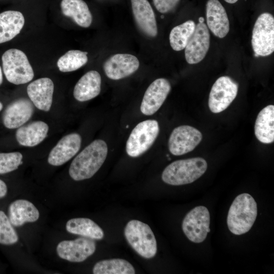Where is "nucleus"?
<instances>
[{
  "label": "nucleus",
  "mask_w": 274,
  "mask_h": 274,
  "mask_svg": "<svg viewBox=\"0 0 274 274\" xmlns=\"http://www.w3.org/2000/svg\"><path fill=\"white\" fill-rule=\"evenodd\" d=\"M81 137L77 133H70L62 138L50 151L48 163L53 166H60L73 157L79 151Z\"/></svg>",
  "instance_id": "obj_16"
},
{
  "label": "nucleus",
  "mask_w": 274,
  "mask_h": 274,
  "mask_svg": "<svg viewBox=\"0 0 274 274\" xmlns=\"http://www.w3.org/2000/svg\"><path fill=\"white\" fill-rule=\"evenodd\" d=\"M180 0H153L156 10L161 13H166L174 10Z\"/></svg>",
  "instance_id": "obj_32"
},
{
  "label": "nucleus",
  "mask_w": 274,
  "mask_h": 274,
  "mask_svg": "<svg viewBox=\"0 0 274 274\" xmlns=\"http://www.w3.org/2000/svg\"><path fill=\"white\" fill-rule=\"evenodd\" d=\"M210 215L204 206H197L190 210L184 217L182 224L183 232L192 242L200 243L210 232Z\"/></svg>",
  "instance_id": "obj_8"
},
{
  "label": "nucleus",
  "mask_w": 274,
  "mask_h": 274,
  "mask_svg": "<svg viewBox=\"0 0 274 274\" xmlns=\"http://www.w3.org/2000/svg\"><path fill=\"white\" fill-rule=\"evenodd\" d=\"M95 250V243L92 239L86 237L62 241L56 247V252L60 258L72 262L85 260L94 253Z\"/></svg>",
  "instance_id": "obj_11"
},
{
  "label": "nucleus",
  "mask_w": 274,
  "mask_h": 274,
  "mask_svg": "<svg viewBox=\"0 0 274 274\" xmlns=\"http://www.w3.org/2000/svg\"><path fill=\"white\" fill-rule=\"evenodd\" d=\"M3 70L7 80L20 85L30 82L34 77L33 69L25 54L17 49L6 51L2 57Z\"/></svg>",
  "instance_id": "obj_5"
},
{
  "label": "nucleus",
  "mask_w": 274,
  "mask_h": 274,
  "mask_svg": "<svg viewBox=\"0 0 274 274\" xmlns=\"http://www.w3.org/2000/svg\"><path fill=\"white\" fill-rule=\"evenodd\" d=\"M195 26V22L189 20L171 30L169 40L170 45L174 50L179 51L185 49L194 31Z\"/></svg>",
  "instance_id": "obj_28"
},
{
  "label": "nucleus",
  "mask_w": 274,
  "mask_h": 274,
  "mask_svg": "<svg viewBox=\"0 0 274 274\" xmlns=\"http://www.w3.org/2000/svg\"><path fill=\"white\" fill-rule=\"evenodd\" d=\"M202 139L201 133L189 125H181L172 132L168 140V149L174 155L180 156L193 151Z\"/></svg>",
  "instance_id": "obj_10"
},
{
  "label": "nucleus",
  "mask_w": 274,
  "mask_h": 274,
  "mask_svg": "<svg viewBox=\"0 0 274 274\" xmlns=\"http://www.w3.org/2000/svg\"><path fill=\"white\" fill-rule=\"evenodd\" d=\"M171 90L169 82L165 78L154 80L146 90L141 105V111L152 115L162 105Z\"/></svg>",
  "instance_id": "obj_14"
},
{
  "label": "nucleus",
  "mask_w": 274,
  "mask_h": 274,
  "mask_svg": "<svg viewBox=\"0 0 274 274\" xmlns=\"http://www.w3.org/2000/svg\"><path fill=\"white\" fill-rule=\"evenodd\" d=\"M159 132L158 122L147 120L138 124L131 131L126 145L127 154L136 157L147 151L153 145Z\"/></svg>",
  "instance_id": "obj_6"
},
{
  "label": "nucleus",
  "mask_w": 274,
  "mask_h": 274,
  "mask_svg": "<svg viewBox=\"0 0 274 274\" xmlns=\"http://www.w3.org/2000/svg\"><path fill=\"white\" fill-rule=\"evenodd\" d=\"M62 14L71 18L79 26L87 28L92 21V16L87 4L83 0H62Z\"/></svg>",
  "instance_id": "obj_24"
},
{
  "label": "nucleus",
  "mask_w": 274,
  "mask_h": 274,
  "mask_svg": "<svg viewBox=\"0 0 274 274\" xmlns=\"http://www.w3.org/2000/svg\"><path fill=\"white\" fill-rule=\"evenodd\" d=\"M208 164L201 157L178 160L167 165L162 172L164 182L174 186L193 183L206 172Z\"/></svg>",
  "instance_id": "obj_3"
},
{
  "label": "nucleus",
  "mask_w": 274,
  "mask_h": 274,
  "mask_svg": "<svg viewBox=\"0 0 274 274\" xmlns=\"http://www.w3.org/2000/svg\"><path fill=\"white\" fill-rule=\"evenodd\" d=\"M33 104L26 98H20L10 104L4 111L3 121L9 129L18 128L24 125L32 116Z\"/></svg>",
  "instance_id": "obj_15"
},
{
  "label": "nucleus",
  "mask_w": 274,
  "mask_h": 274,
  "mask_svg": "<svg viewBox=\"0 0 274 274\" xmlns=\"http://www.w3.org/2000/svg\"><path fill=\"white\" fill-rule=\"evenodd\" d=\"M53 92V82L48 78L37 79L27 87L28 96L33 105L45 112L49 111L51 107Z\"/></svg>",
  "instance_id": "obj_18"
},
{
  "label": "nucleus",
  "mask_w": 274,
  "mask_h": 274,
  "mask_svg": "<svg viewBox=\"0 0 274 274\" xmlns=\"http://www.w3.org/2000/svg\"><path fill=\"white\" fill-rule=\"evenodd\" d=\"M66 231L92 239H101L104 236L102 229L93 221L86 218L70 219L66 223Z\"/></svg>",
  "instance_id": "obj_26"
},
{
  "label": "nucleus",
  "mask_w": 274,
  "mask_h": 274,
  "mask_svg": "<svg viewBox=\"0 0 274 274\" xmlns=\"http://www.w3.org/2000/svg\"><path fill=\"white\" fill-rule=\"evenodd\" d=\"M238 84L228 76L219 78L213 84L209 95L210 111L219 113L227 109L237 94Z\"/></svg>",
  "instance_id": "obj_9"
},
{
  "label": "nucleus",
  "mask_w": 274,
  "mask_h": 274,
  "mask_svg": "<svg viewBox=\"0 0 274 274\" xmlns=\"http://www.w3.org/2000/svg\"><path fill=\"white\" fill-rule=\"evenodd\" d=\"M252 46L256 56H267L274 51V18L265 12L257 18L252 31Z\"/></svg>",
  "instance_id": "obj_7"
},
{
  "label": "nucleus",
  "mask_w": 274,
  "mask_h": 274,
  "mask_svg": "<svg viewBox=\"0 0 274 274\" xmlns=\"http://www.w3.org/2000/svg\"><path fill=\"white\" fill-rule=\"evenodd\" d=\"M257 215V203L248 193L237 195L233 201L227 217L230 231L235 235L248 232L254 224Z\"/></svg>",
  "instance_id": "obj_2"
},
{
  "label": "nucleus",
  "mask_w": 274,
  "mask_h": 274,
  "mask_svg": "<svg viewBox=\"0 0 274 274\" xmlns=\"http://www.w3.org/2000/svg\"><path fill=\"white\" fill-rule=\"evenodd\" d=\"M7 186L6 183L0 179V198L5 197L7 193Z\"/></svg>",
  "instance_id": "obj_33"
},
{
  "label": "nucleus",
  "mask_w": 274,
  "mask_h": 274,
  "mask_svg": "<svg viewBox=\"0 0 274 274\" xmlns=\"http://www.w3.org/2000/svg\"><path fill=\"white\" fill-rule=\"evenodd\" d=\"M3 108V106L2 103L0 101V111L2 110Z\"/></svg>",
  "instance_id": "obj_37"
},
{
  "label": "nucleus",
  "mask_w": 274,
  "mask_h": 274,
  "mask_svg": "<svg viewBox=\"0 0 274 274\" xmlns=\"http://www.w3.org/2000/svg\"><path fill=\"white\" fill-rule=\"evenodd\" d=\"M48 130L49 126L45 122L42 121H33L18 128L16 132V139L21 146L34 147L45 139Z\"/></svg>",
  "instance_id": "obj_21"
},
{
  "label": "nucleus",
  "mask_w": 274,
  "mask_h": 274,
  "mask_svg": "<svg viewBox=\"0 0 274 274\" xmlns=\"http://www.w3.org/2000/svg\"><path fill=\"white\" fill-rule=\"evenodd\" d=\"M22 155L19 152L0 153V174L17 169L22 163Z\"/></svg>",
  "instance_id": "obj_31"
},
{
  "label": "nucleus",
  "mask_w": 274,
  "mask_h": 274,
  "mask_svg": "<svg viewBox=\"0 0 274 274\" xmlns=\"http://www.w3.org/2000/svg\"><path fill=\"white\" fill-rule=\"evenodd\" d=\"M87 54L78 50H69L58 59V69L62 72H70L80 68L87 62Z\"/></svg>",
  "instance_id": "obj_29"
},
{
  "label": "nucleus",
  "mask_w": 274,
  "mask_h": 274,
  "mask_svg": "<svg viewBox=\"0 0 274 274\" xmlns=\"http://www.w3.org/2000/svg\"><path fill=\"white\" fill-rule=\"evenodd\" d=\"M226 2L229 4H234L236 3L238 0H224Z\"/></svg>",
  "instance_id": "obj_35"
},
{
  "label": "nucleus",
  "mask_w": 274,
  "mask_h": 274,
  "mask_svg": "<svg viewBox=\"0 0 274 274\" xmlns=\"http://www.w3.org/2000/svg\"><path fill=\"white\" fill-rule=\"evenodd\" d=\"M101 77L96 71L85 74L75 86L73 95L79 101H85L96 97L101 90Z\"/></svg>",
  "instance_id": "obj_20"
},
{
  "label": "nucleus",
  "mask_w": 274,
  "mask_h": 274,
  "mask_svg": "<svg viewBox=\"0 0 274 274\" xmlns=\"http://www.w3.org/2000/svg\"><path fill=\"white\" fill-rule=\"evenodd\" d=\"M18 236L5 213L0 211V244L10 245L16 243Z\"/></svg>",
  "instance_id": "obj_30"
},
{
  "label": "nucleus",
  "mask_w": 274,
  "mask_h": 274,
  "mask_svg": "<svg viewBox=\"0 0 274 274\" xmlns=\"http://www.w3.org/2000/svg\"><path fill=\"white\" fill-rule=\"evenodd\" d=\"M207 25L217 37L224 38L229 31V22L225 9L218 0H208L206 5Z\"/></svg>",
  "instance_id": "obj_19"
},
{
  "label": "nucleus",
  "mask_w": 274,
  "mask_h": 274,
  "mask_svg": "<svg viewBox=\"0 0 274 274\" xmlns=\"http://www.w3.org/2000/svg\"><path fill=\"white\" fill-rule=\"evenodd\" d=\"M94 274H134L133 266L122 259L103 260L97 262L93 268Z\"/></svg>",
  "instance_id": "obj_27"
},
{
  "label": "nucleus",
  "mask_w": 274,
  "mask_h": 274,
  "mask_svg": "<svg viewBox=\"0 0 274 274\" xmlns=\"http://www.w3.org/2000/svg\"><path fill=\"white\" fill-rule=\"evenodd\" d=\"M203 18L202 17H200L199 19V21L200 22H203Z\"/></svg>",
  "instance_id": "obj_36"
},
{
  "label": "nucleus",
  "mask_w": 274,
  "mask_h": 274,
  "mask_svg": "<svg viewBox=\"0 0 274 274\" xmlns=\"http://www.w3.org/2000/svg\"><path fill=\"white\" fill-rule=\"evenodd\" d=\"M108 154V146L102 140H96L85 147L72 161L69 175L75 181L91 178L100 168Z\"/></svg>",
  "instance_id": "obj_1"
},
{
  "label": "nucleus",
  "mask_w": 274,
  "mask_h": 274,
  "mask_svg": "<svg viewBox=\"0 0 274 274\" xmlns=\"http://www.w3.org/2000/svg\"><path fill=\"white\" fill-rule=\"evenodd\" d=\"M139 66L140 61L135 56L118 53L111 56L105 61L103 69L109 78L117 80L132 75Z\"/></svg>",
  "instance_id": "obj_13"
},
{
  "label": "nucleus",
  "mask_w": 274,
  "mask_h": 274,
  "mask_svg": "<svg viewBox=\"0 0 274 274\" xmlns=\"http://www.w3.org/2000/svg\"><path fill=\"white\" fill-rule=\"evenodd\" d=\"M9 219L15 227L27 222H34L40 217V213L34 204L25 199H18L12 202L8 210Z\"/></svg>",
  "instance_id": "obj_22"
},
{
  "label": "nucleus",
  "mask_w": 274,
  "mask_h": 274,
  "mask_svg": "<svg viewBox=\"0 0 274 274\" xmlns=\"http://www.w3.org/2000/svg\"><path fill=\"white\" fill-rule=\"evenodd\" d=\"M255 134L261 143L270 144L274 141V106L268 105L258 114L255 123Z\"/></svg>",
  "instance_id": "obj_25"
},
{
  "label": "nucleus",
  "mask_w": 274,
  "mask_h": 274,
  "mask_svg": "<svg viewBox=\"0 0 274 274\" xmlns=\"http://www.w3.org/2000/svg\"><path fill=\"white\" fill-rule=\"evenodd\" d=\"M210 45V34L206 24L199 22L185 48L186 61L191 64L200 62L205 57Z\"/></svg>",
  "instance_id": "obj_12"
},
{
  "label": "nucleus",
  "mask_w": 274,
  "mask_h": 274,
  "mask_svg": "<svg viewBox=\"0 0 274 274\" xmlns=\"http://www.w3.org/2000/svg\"><path fill=\"white\" fill-rule=\"evenodd\" d=\"M134 20L139 29L148 37L154 38L158 33L156 18L148 0H131Z\"/></svg>",
  "instance_id": "obj_17"
},
{
  "label": "nucleus",
  "mask_w": 274,
  "mask_h": 274,
  "mask_svg": "<svg viewBox=\"0 0 274 274\" xmlns=\"http://www.w3.org/2000/svg\"><path fill=\"white\" fill-rule=\"evenodd\" d=\"M125 237L131 248L141 256L152 258L157 252V242L150 226L140 221H129L124 229Z\"/></svg>",
  "instance_id": "obj_4"
},
{
  "label": "nucleus",
  "mask_w": 274,
  "mask_h": 274,
  "mask_svg": "<svg viewBox=\"0 0 274 274\" xmlns=\"http://www.w3.org/2000/svg\"><path fill=\"white\" fill-rule=\"evenodd\" d=\"M3 80V73L1 67L0 66V85L2 84Z\"/></svg>",
  "instance_id": "obj_34"
},
{
  "label": "nucleus",
  "mask_w": 274,
  "mask_h": 274,
  "mask_svg": "<svg viewBox=\"0 0 274 274\" xmlns=\"http://www.w3.org/2000/svg\"><path fill=\"white\" fill-rule=\"evenodd\" d=\"M25 22L20 12L9 10L0 13V44L12 40L18 35Z\"/></svg>",
  "instance_id": "obj_23"
}]
</instances>
